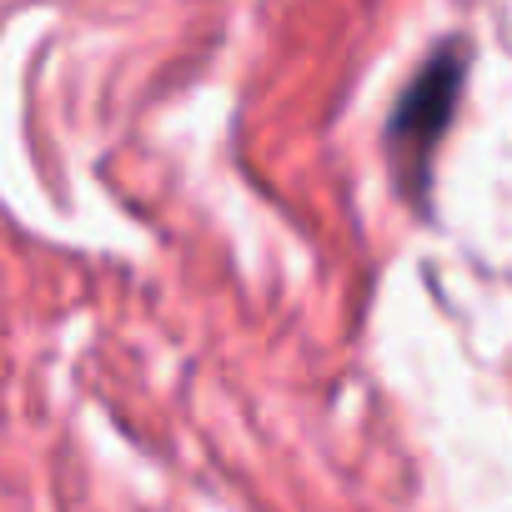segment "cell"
Listing matches in <instances>:
<instances>
[{
  "label": "cell",
  "mask_w": 512,
  "mask_h": 512,
  "mask_svg": "<svg viewBox=\"0 0 512 512\" xmlns=\"http://www.w3.org/2000/svg\"><path fill=\"white\" fill-rule=\"evenodd\" d=\"M467 71H472V46L462 36L442 41L422 66L417 76L407 81V91L397 96L392 106V121H387V161H392V176H397V191L417 206H427V191H432V161H437V146L457 116V101H462V86H467Z\"/></svg>",
  "instance_id": "6da1fadb"
}]
</instances>
